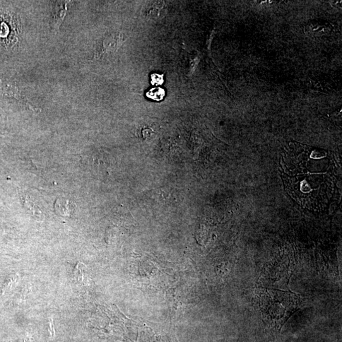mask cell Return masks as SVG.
Here are the masks:
<instances>
[{
  "label": "cell",
  "instance_id": "2",
  "mask_svg": "<svg viewBox=\"0 0 342 342\" xmlns=\"http://www.w3.org/2000/svg\"><path fill=\"white\" fill-rule=\"evenodd\" d=\"M259 304L265 321L281 330L293 314L300 309V296L291 291L267 289L260 292Z\"/></svg>",
  "mask_w": 342,
  "mask_h": 342
},
{
  "label": "cell",
  "instance_id": "7",
  "mask_svg": "<svg viewBox=\"0 0 342 342\" xmlns=\"http://www.w3.org/2000/svg\"><path fill=\"white\" fill-rule=\"evenodd\" d=\"M163 95H164V91L160 88H154L148 93L149 97L156 100H162Z\"/></svg>",
  "mask_w": 342,
  "mask_h": 342
},
{
  "label": "cell",
  "instance_id": "6",
  "mask_svg": "<svg viewBox=\"0 0 342 342\" xmlns=\"http://www.w3.org/2000/svg\"><path fill=\"white\" fill-rule=\"evenodd\" d=\"M75 204L68 199L60 198L55 203V209L58 214L64 217H71L75 212Z\"/></svg>",
  "mask_w": 342,
  "mask_h": 342
},
{
  "label": "cell",
  "instance_id": "1",
  "mask_svg": "<svg viewBox=\"0 0 342 342\" xmlns=\"http://www.w3.org/2000/svg\"><path fill=\"white\" fill-rule=\"evenodd\" d=\"M279 170L284 189L301 207L313 212L328 209L338 189L331 151L290 142L281 154Z\"/></svg>",
  "mask_w": 342,
  "mask_h": 342
},
{
  "label": "cell",
  "instance_id": "3",
  "mask_svg": "<svg viewBox=\"0 0 342 342\" xmlns=\"http://www.w3.org/2000/svg\"><path fill=\"white\" fill-rule=\"evenodd\" d=\"M124 42V37L120 32H113L105 36L103 39L101 49L95 55V59H100L117 51Z\"/></svg>",
  "mask_w": 342,
  "mask_h": 342
},
{
  "label": "cell",
  "instance_id": "5",
  "mask_svg": "<svg viewBox=\"0 0 342 342\" xmlns=\"http://www.w3.org/2000/svg\"><path fill=\"white\" fill-rule=\"evenodd\" d=\"M167 12V4L165 2H151L143 10V15L151 21H158L163 18Z\"/></svg>",
  "mask_w": 342,
  "mask_h": 342
},
{
  "label": "cell",
  "instance_id": "4",
  "mask_svg": "<svg viewBox=\"0 0 342 342\" xmlns=\"http://www.w3.org/2000/svg\"><path fill=\"white\" fill-rule=\"evenodd\" d=\"M71 2H54L52 7V18L50 20V30L52 33L59 32L60 26L64 21L68 11V6Z\"/></svg>",
  "mask_w": 342,
  "mask_h": 342
}]
</instances>
